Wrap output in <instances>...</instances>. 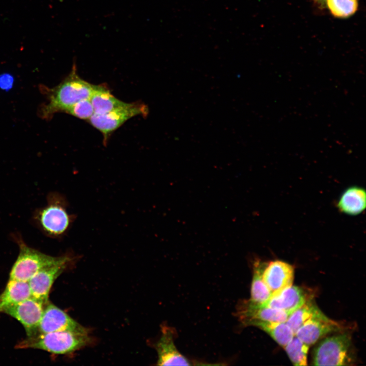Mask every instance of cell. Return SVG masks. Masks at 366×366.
I'll return each instance as SVG.
<instances>
[{"label":"cell","mask_w":366,"mask_h":366,"mask_svg":"<svg viewBox=\"0 0 366 366\" xmlns=\"http://www.w3.org/2000/svg\"><path fill=\"white\" fill-rule=\"evenodd\" d=\"M90 340L88 330L82 326L75 330L37 332L19 342L15 348L37 349L55 354H66L84 347Z\"/></svg>","instance_id":"6da1fadb"},{"label":"cell","mask_w":366,"mask_h":366,"mask_svg":"<svg viewBox=\"0 0 366 366\" xmlns=\"http://www.w3.org/2000/svg\"><path fill=\"white\" fill-rule=\"evenodd\" d=\"M96 85L81 78L73 65L69 75L59 84L48 90V103L42 109V115L49 118L58 112H67L76 103L90 99Z\"/></svg>","instance_id":"7a4b0ae2"},{"label":"cell","mask_w":366,"mask_h":366,"mask_svg":"<svg viewBox=\"0 0 366 366\" xmlns=\"http://www.w3.org/2000/svg\"><path fill=\"white\" fill-rule=\"evenodd\" d=\"M351 337L340 332L320 340L313 349L312 364L314 365H350L355 357Z\"/></svg>","instance_id":"3957f363"},{"label":"cell","mask_w":366,"mask_h":366,"mask_svg":"<svg viewBox=\"0 0 366 366\" xmlns=\"http://www.w3.org/2000/svg\"><path fill=\"white\" fill-rule=\"evenodd\" d=\"M15 239L19 252L10 270L9 280L28 282L36 273L56 262L60 258L45 254L28 246L19 237L16 236Z\"/></svg>","instance_id":"277c9868"},{"label":"cell","mask_w":366,"mask_h":366,"mask_svg":"<svg viewBox=\"0 0 366 366\" xmlns=\"http://www.w3.org/2000/svg\"><path fill=\"white\" fill-rule=\"evenodd\" d=\"M35 220L41 229L52 237L63 235L71 222L65 200L57 194L48 196L47 205L36 212Z\"/></svg>","instance_id":"5b68a950"},{"label":"cell","mask_w":366,"mask_h":366,"mask_svg":"<svg viewBox=\"0 0 366 366\" xmlns=\"http://www.w3.org/2000/svg\"><path fill=\"white\" fill-rule=\"evenodd\" d=\"M149 110L147 106L138 102L126 103L125 105L102 114H94L87 120L103 135L104 142L110 135L126 121L133 117H146Z\"/></svg>","instance_id":"8992f818"},{"label":"cell","mask_w":366,"mask_h":366,"mask_svg":"<svg viewBox=\"0 0 366 366\" xmlns=\"http://www.w3.org/2000/svg\"><path fill=\"white\" fill-rule=\"evenodd\" d=\"M71 261L69 256H61L56 262L36 273L28 282L31 296L45 304L48 302L49 293L54 281Z\"/></svg>","instance_id":"52a82bcc"},{"label":"cell","mask_w":366,"mask_h":366,"mask_svg":"<svg viewBox=\"0 0 366 366\" xmlns=\"http://www.w3.org/2000/svg\"><path fill=\"white\" fill-rule=\"evenodd\" d=\"M45 305L30 296L7 309L4 313L19 321L23 326L27 337H30L38 332Z\"/></svg>","instance_id":"ba28073f"},{"label":"cell","mask_w":366,"mask_h":366,"mask_svg":"<svg viewBox=\"0 0 366 366\" xmlns=\"http://www.w3.org/2000/svg\"><path fill=\"white\" fill-rule=\"evenodd\" d=\"M342 326L326 317L322 312L307 321L295 333V336L309 346L329 333L340 332Z\"/></svg>","instance_id":"9c48e42d"},{"label":"cell","mask_w":366,"mask_h":366,"mask_svg":"<svg viewBox=\"0 0 366 366\" xmlns=\"http://www.w3.org/2000/svg\"><path fill=\"white\" fill-rule=\"evenodd\" d=\"M294 268L281 260L266 262L263 278L271 292V295L292 285Z\"/></svg>","instance_id":"30bf717a"},{"label":"cell","mask_w":366,"mask_h":366,"mask_svg":"<svg viewBox=\"0 0 366 366\" xmlns=\"http://www.w3.org/2000/svg\"><path fill=\"white\" fill-rule=\"evenodd\" d=\"M82 326L65 312L49 301L45 305L38 332L75 330Z\"/></svg>","instance_id":"8fae6325"},{"label":"cell","mask_w":366,"mask_h":366,"mask_svg":"<svg viewBox=\"0 0 366 366\" xmlns=\"http://www.w3.org/2000/svg\"><path fill=\"white\" fill-rule=\"evenodd\" d=\"M311 298L303 288L292 285L272 295L262 305L284 311L289 315Z\"/></svg>","instance_id":"7c38bea8"},{"label":"cell","mask_w":366,"mask_h":366,"mask_svg":"<svg viewBox=\"0 0 366 366\" xmlns=\"http://www.w3.org/2000/svg\"><path fill=\"white\" fill-rule=\"evenodd\" d=\"M238 315L246 325H250L255 321L286 322L289 316L284 311L255 303L250 300L240 306Z\"/></svg>","instance_id":"4fadbf2b"},{"label":"cell","mask_w":366,"mask_h":366,"mask_svg":"<svg viewBox=\"0 0 366 366\" xmlns=\"http://www.w3.org/2000/svg\"><path fill=\"white\" fill-rule=\"evenodd\" d=\"M173 332L170 328L163 326L162 335L155 345L159 365H190V361L176 348L173 341Z\"/></svg>","instance_id":"5bb4252c"},{"label":"cell","mask_w":366,"mask_h":366,"mask_svg":"<svg viewBox=\"0 0 366 366\" xmlns=\"http://www.w3.org/2000/svg\"><path fill=\"white\" fill-rule=\"evenodd\" d=\"M339 211L348 216H357L366 207V191L358 186L347 188L341 193L336 203Z\"/></svg>","instance_id":"9a60e30c"},{"label":"cell","mask_w":366,"mask_h":366,"mask_svg":"<svg viewBox=\"0 0 366 366\" xmlns=\"http://www.w3.org/2000/svg\"><path fill=\"white\" fill-rule=\"evenodd\" d=\"M30 296L28 282L9 279L0 294V313Z\"/></svg>","instance_id":"2e32d148"},{"label":"cell","mask_w":366,"mask_h":366,"mask_svg":"<svg viewBox=\"0 0 366 366\" xmlns=\"http://www.w3.org/2000/svg\"><path fill=\"white\" fill-rule=\"evenodd\" d=\"M266 262L260 260L255 261L253 266V277L251 287L252 302L264 304L271 297V292L263 278V272Z\"/></svg>","instance_id":"e0dca14e"},{"label":"cell","mask_w":366,"mask_h":366,"mask_svg":"<svg viewBox=\"0 0 366 366\" xmlns=\"http://www.w3.org/2000/svg\"><path fill=\"white\" fill-rule=\"evenodd\" d=\"M90 100L94 113L97 114L107 113L126 103L115 97L106 86L102 85H96Z\"/></svg>","instance_id":"ac0fdd59"},{"label":"cell","mask_w":366,"mask_h":366,"mask_svg":"<svg viewBox=\"0 0 366 366\" xmlns=\"http://www.w3.org/2000/svg\"><path fill=\"white\" fill-rule=\"evenodd\" d=\"M250 325L256 326L263 330L283 348L295 336L286 322L255 321Z\"/></svg>","instance_id":"d6986e66"},{"label":"cell","mask_w":366,"mask_h":366,"mask_svg":"<svg viewBox=\"0 0 366 366\" xmlns=\"http://www.w3.org/2000/svg\"><path fill=\"white\" fill-rule=\"evenodd\" d=\"M321 312L312 297L289 315L286 322L295 334L304 323Z\"/></svg>","instance_id":"ffe728a7"},{"label":"cell","mask_w":366,"mask_h":366,"mask_svg":"<svg viewBox=\"0 0 366 366\" xmlns=\"http://www.w3.org/2000/svg\"><path fill=\"white\" fill-rule=\"evenodd\" d=\"M309 346L295 336L284 347L289 359L294 365H307Z\"/></svg>","instance_id":"44dd1931"},{"label":"cell","mask_w":366,"mask_h":366,"mask_svg":"<svg viewBox=\"0 0 366 366\" xmlns=\"http://www.w3.org/2000/svg\"><path fill=\"white\" fill-rule=\"evenodd\" d=\"M330 13L338 18H347L357 10L358 0H326Z\"/></svg>","instance_id":"7402d4cb"},{"label":"cell","mask_w":366,"mask_h":366,"mask_svg":"<svg viewBox=\"0 0 366 366\" xmlns=\"http://www.w3.org/2000/svg\"><path fill=\"white\" fill-rule=\"evenodd\" d=\"M73 116L88 120L94 114L90 99H85L76 103L66 112Z\"/></svg>","instance_id":"603a6c76"},{"label":"cell","mask_w":366,"mask_h":366,"mask_svg":"<svg viewBox=\"0 0 366 366\" xmlns=\"http://www.w3.org/2000/svg\"><path fill=\"white\" fill-rule=\"evenodd\" d=\"M13 79L12 76L4 74L0 76V87L4 89H10L13 84Z\"/></svg>","instance_id":"cb8c5ba5"},{"label":"cell","mask_w":366,"mask_h":366,"mask_svg":"<svg viewBox=\"0 0 366 366\" xmlns=\"http://www.w3.org/2000/svg\"><path fill=\"white\" fill-rule=\"evenodd\" d=\"M317 1L319 2H322L326 1V0H317Z\"/></svg>","instance_id":"d4e9b609"}]
</instances>
